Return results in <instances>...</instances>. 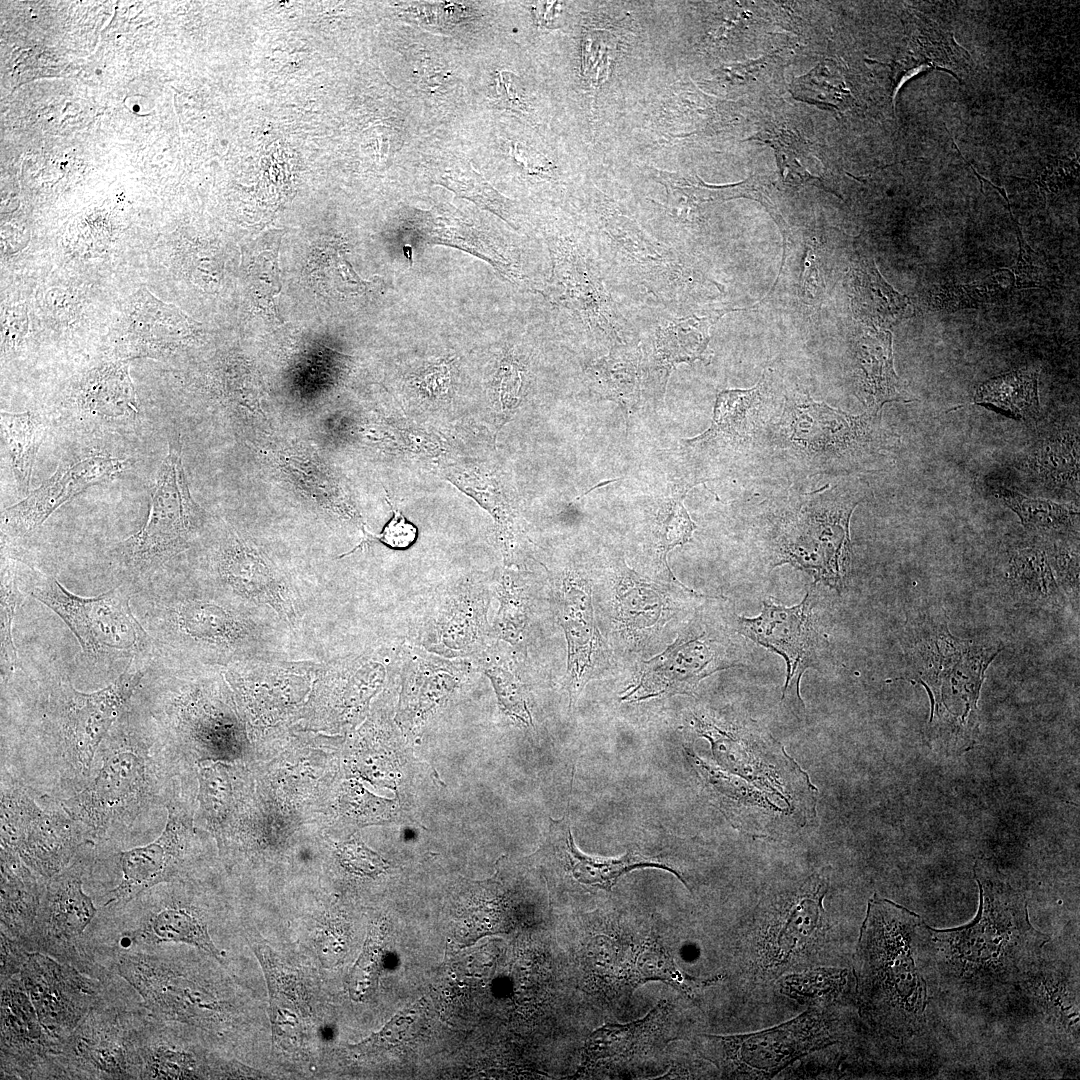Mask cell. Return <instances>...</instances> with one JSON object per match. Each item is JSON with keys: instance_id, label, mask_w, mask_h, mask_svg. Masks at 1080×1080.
I'll list each match as a JSON object with an SVG mask.
<instances>
[{"instance_id": "cell-1", "label": "cell", "mask_w": 1080, "mask_h": 1080, "mask_svg": "<svg viewBox=\"0 0 1080 1080\" xmlns=\"http://www.w3.org/2000/svg\"><path fill=\"white\" fill-rule=\"evenodd\" d=\"M936 962L929 926L920 915L874 894L853 958L860 1017L895 1039L918 1031L929 1001V964Z\"/></svg>"}, {"instance_id": "cell-2", "label": "cell", "mask_w": 1080, "mask_h": 1080, "mask_svg": "<svg viewBox=\"0 0 1080 1080\" xmlns=\"http://www.w3.org/2000/svg\"><path fill=\"white\" fill-rule=\"evenodd\" d=\"M979 907L969 923L929 927L939 968L962 985L992 988L1022 980L1050 937L1032 925L1022 893L975 866Z\"/></svg>"}, {"instance_id": "cell-3", "label": "cell", "mask_w": 1080, "mask_h": 1080, "mask_svg": "<svg viewBox=\"0 0 1080 1080\" xmlns=\"http://www.w3.org/2000/svg\"><path fill=\"white\" fill-rule=\"evenodd\" d=\"M829 871L812 873L757 908L749 940L752 982L772 983L816 960L829 931L823 905Z\"/></svg>"}, {"instance_id": "cell-4", "label": "cell", "mask_w": 1080, "mask_h": 1080, "mask_svg": "<svg viewBox=\"0 0 1080 1080\" xmlns=\"http://www.w3.org/2000/svg\"><path fill=\"white\" fill-rule=\"evenodd\" d=\"M27 576L29 594L65 622L92 664L124 661L129 666L153 660L155 649L133 613L129 587L120 584L98 596L81 597L38 570L31 569Z\"/></svg>"}, {"instance_id": "cell-5", "label": "cell", "mask_w": 1080, "mask_h": 1080, "mask_svg": "<svg viewBox=\"0 0 1080 1080\" xmlns=\"http://www.w3.org/2000/svg\"><path fill=\"white\" fill-rule=\"evenodd\" d=\"M108 736L97 774L65 806L74 821L97 834L131 822L157 793L151 743L132 722L130 712L125 716L123 712Z\"/></svg>"}, {"instance_id": "cell-6", "label": "cell", "mask_w": 1080, "mask_h": 1080, "mask_svg": "<svg viewBox=\"0 0 1080 1080\" xmlns=\"http://www.w3.org/2000/svg\"><path fill=\"white\" fill-rule=\"evenodd\" d=\"M203 515L189 490L180 439L172 440L158 469L146 522L114 550L121 584L134 590L156 576L164 564L188 548Z\"/></svg>"}, {"instance_id": "cell-7", "label": "cell", "mask_w": 1080, "mask_h": 1080, "mask_svg": "<svg viewBox=\"0 0 1080 1080\" xmlns=\"http://www.w3.org/2000/svg\"><path fill=\"white\" fill-rule=\"evenodd\" d=\"M860 501L826 490L786 509L773 530V567L790 564L841 592L851 564L850 518Z\"/></svg>"}, {"instance_id": "cell-8", "label": "cell", "mask_w": 1080, "mask_h": 1080, "mask_svg": "<svg viewBox=\"0 0 1080 1080\" xmlns=\"http://www.w3.org/2000/svg\"><path fill=\"white\" fill-rule=\"evenodd\" d=\"M834 1006H809L795 1018L766 1030L698 1036L702 1056L728 1078L770 1079L805 1055L839 1041Z\"/></svg>"}, {"instance_id": "cell-9", "label": "cell", "mask_w": 1080, "mask_h": 1080, "mask_svg": "<svg viewBox=\"0 0 1080 1080\" xmlns=\"http://www.w3.org/2000/svg\"><path fill=\"white\" fill-rule=\"evenodd\" d=\"M786 447L817 468H851L874 459L889 443L881 413L851 415L809 395L788 400L780 421Z\"/></svg>"}, {"instance_id": "cell-10", "label": "cell", "mask_w": 1080, "mask_h": 1080, "mask_svg": "<svg viewBox=\"0 0 1080 1080\" xmlns=\"http://www.w3.org/2000/svg\"><path fill=\"white\" fill-rule=\"evenodd\" d=\"M149 1016L107 998L95 1006L60 1047L59 1079H140V1037Z\"/></svg>"}, {"instance_id": "cell-11", "label": "cell", "mask_w": 1080, "mask_h": 1080, "mask_svg": "<svg viewBox=\"0 0 1080 1080\" xmlns=\"http://www.w3.org/2000/svg\"><path fill=\"white\" fill-rule=\"evenodd\" d=\"M149 665L132 663L107 687L91 693L60 681L46 701L48 729L68 762L88 776L93 759L123 714Z\"/></svg>"}, {"instance_id": "cell-12", "label": "cell", "mask_w": 1080, "mask_h": 1080, "mask_svg": "<svg viewBox=\"0 0 1080 1080\" xmlns=\"http://www.w3.org/2000/svg\"><path fill=\"white\" fill-rule=\"evenodd\" d=\"M84 867L82 860H72L47 881L26 949L47 954L92 977L109 979L111 974L96 964L87 950L88 930L99 910L83 891Z\"/></svg>"}, {"instance_id": "cell-13", "label": "cell", "mask_w": 1080, "mask_h": 1080, "mask_svg": "<svg viewBox=\"0 0 1080 1080\" xmlns=\"http://www.w3.org/2000/svg\"><path fill=\"white\" fill-rule=\"evenodd\" d=\"M38 1018L60 1047L83 1018L110 997V979L85 974L38 951H28L19 973Z\"/></svg>"}, {"instance_id": "cell-14", "label": "cell", "mask_w": 1080, "mask_h": 1080, "mask_svg": "<svg viewBox=\"0 0 1080 1080\" xmlns=\"http://www.w3.org/2000/svg\"><path fill=\"white\" fill-rule=\"evenodd\" d=\"M737 622L741 634L783 657L786 679L782 698L793 687L797 699L803 704L800 681L804 672L809 668L823 670L832 659L828 638L815 624L811 590L803 601L792 607L775 604L771 600L763 601L758 616H739Z\"/></svg>"}, {"instance_id": "cell-15", "label": "cell", "mask_w": 1080, "mask_h": 1080, "mask_svg": "<svg viewBox=\"0 0 1080 1080\" xmlns=\"http://www.w3.org/2000/svg\"><path fill=\"white\" fill-rule=\"evenodd\" d=\"M489 604V584L479 576H466L448 585L434 596L419 626V643L445 658L481 653L493 636Z\"/></svg>"}, {"instance_id": "cell-16", "label": "cell", "mask_w": 1080, "mask_h": 1080, "mask_svg": "<svg viewBox=\"0 0 1080 1080\" xmlns=\"http://www.w3.org/2000/svg\"><path fill=\"white\" fill-rule=\"evenodd\" d=\"M1 802V846L46 881L72 862L80 845L72 818L44 811L22 790H2Z\"/></svg>"}, {"instance_id": "cell-17", "label": "cell", "mask_w": 1080, "mask_h": 1080, "mask_svg": "<svg viewBox=\"0 0 1080 1080\" xmlns=\"http://www.w3.org/2000/svg\"><path fill=\"white\" fill-rule=\"evenodd\" d=\"M723 640L694 621L661 654L645 662L638 683L621 699L694 693L702 679L740 664Z\"/></svg>"}, {"instance_id": "cell-18", "label": "cell", "mask_w": 1080, "mask_h": 1080, "mask_svg": "<svg viewBox=\"0 0 1080 1080\" xmlns=\"http://www.w3.org/2000/svg\"><path fill=\"white\" fill-rule=\"evenodd\" d=\"M1 1079H59L60 1045L41 1024L18 975L1 981Z\"/></svg>"}, {"instance_id": "cell-19", "label": "cell", "mask_w": 1080, "mask_h": 1080, "mask_svg": "<svg viewBox=\"0 0 1080 1080\" xmlns=\"http://www.w3.org/2000/svg\"><path fill=\"white\" fill-rule=\"evenodd\" d=\"M127 465L125 459L98 455L58 469L21 501L3 510L2 534L21 537L36 530L61 505L85 489L111 480Z\"/></svg>"}, {"instance_id": "cell-20", "label": "cell", "mask_w": 1080, "mask_h": 1080, "mask_svg": "<svg viewBox=\"0 0 1080 1080\" xmlns=\"http://www.w3.org/2000/svg\"><path fill=\"white\" fill-rule=\"evenodd\" d=\"M168 809V821L159 838L118 854L121 879L104 895L102 909L122 905L177 875L182 864L186 825L175 807Z\"/></svg>"}, {"instance_id": "cell-21", "label": "cell", "mask_w": 1080, "mask_h": 1080, "mask_svg": "<svg viewBox=\"0 0 1080 1080\" xmlns=\"http://www.w3.org/2000/svg\"><path fill=\"white\" fill-rule=\"evenodd\" d=\"M670 1005L661 1001L644 1018L627 1024H606L587 1038L577 1075L626 1064L662 1050L674 1039Z\"/></svg>"}, {"instance_id": "cell-22", "label": "cell", "mask_w": 1080, "mask_h": 1080, "mask_svg": "<svg viewBox=\"0 0 1080 1080\" xmlns=\"http://www.w3.org/2000/svg\"><path fill=\"white\" fill-rule=\"evenodd\" d=\"M193 328L192 320L178 308L140 289L125 306L117 344L124 358H156L187 340Z\"/></svg>"}, {"instance_id": "cell-23", "label": "cell", "mask_w": 1080, "mask_h": 1080, "mask_svg": "<svg viewBox=\"0 0 1080 1080\" xmlns=\"http://www.w3.org/2000/svg\"><path fill=\"white\" fill-rule=\"evenodd\" d=\"M545 845L562 856L567 870L581 884L609 891L617 880L626 872L637 868L653 867L667 870L676 875L688 887L678 870L660 860L643 856L630 850L620 858H598L582 853L574 843L566 819L550 820V828Z\"/></svg>"}, {"instance_id": "cell-24", "label": "cell", "mask_w": 1080, "mask_h": 1080, "mask_svg": "<svg viewBox=\"0 0 1080 1080\" xmlns=\"http://www.w3.org/2000/svg\"><path fill=\"white\" fill-rule=\"evenodd\" d=\"M996 582L1003 597L1017 606L1057 609L1067 600L1057 584L1047 553L1039 548L1013 551L1001 565Z\"/></svg>"}, {"instance_id": "cell-25", "label": "cell", "mask_w": 1080, "mask_h": 1080, "mask_svg": "<svg viewBox=\"0 0 1080 1080\" xmlns=\"http://www.w3.org/2000/svg\"><path fill=\"white\" fill-rule=\"evenodd\" d=\"M46 883L15 852L1 846L0 931L18 940L25 948Z\"/></svg>"}, {"instance_id": "cell-26", "label": "cell", "mask_w": 1080, "mask_h": 1080, "mask_svg": "<svg viewBox=\"0 0 1080 1080\" xmlns=\"http://www.w3.org/2000/svg\"><path fill=\"white\" fill-rule=\"evenodd\" d=\"M762 386L717 395L711 427L688 441L694 446L739 448L752 442L764 420Z\"/></svg>"}, {"instance_id": "cell-27", "label": "cell", "mask_w": 1080, "mask_h": 1080, "mask_svg": "<svg viewBox=\"0 0 1080 1080\" xmlns=\"http://www.w3.org/2000/svg\"><path fill=\"white\" fill-rule=\"evenodd\" d=\"M74 401L80 411L101 419H126L139 413L137 394L124 360L85 373L76 387Z\"/></svg>"}, {"instance_id": "cell-28", "label": "cell", "mask_w": 1080, "mask_h": 1080, "mask_svg": "<svg viewBox=\"0 0 1080 1080\" xmlns=\"http://www.w3.org/2000/svg\"><path fill=\"white\" fill-rule=\"evenodd\" d=\"M855 384L867 410L881 413L885 403L906 402L893 367L892 335L889 331L876 330L858 341Z\"/></svg>"}, {"instance_id": "cell-29", "label": "cell", "mask_w": 1080, "mask_h": 1080, "mask_svg": "<svg viewBox=\"0 0 1080 1080\" xmlns=\"http://www.w3.org/2000/svg\"><path fill=\"white\" fill-rule=\"evenodd\" d=\"M219 577L238 593L287 610L282 587L265 559L251 546L238 538L227 541L217 556Z\"/></svg>"}, {"instance_id": "cell-30", "label": "cell", "mask_w": 1080, "mask_h": 1080, "mask_svg": "<svg viewBox=\"0 0 1080 1080\" xmlns=\"http://www.w3.org/2000/svg\"><path fill=\"white\" fill-rule=\"evenodd\" d=\"M726 311L704 316L672 320L659 326L655 333L651 364L660 372L662 387L673 369L680 363H692L705 357L710 341V328Z\"/></svg>"}, {"instance_id": "cell-31", "label": "cell", "mask_w": 1080, "mask_h": 1080, "mask_svg": "<svg viewBox=\"0 0 1080 1080\" xmlns=\"http://www.w3.org/2000/svg\"><path fill=\"white\" fill-rule=\"evenodd\" d=\"M168 1021L153 1017L150 1013L140 1037V1079H192L200 1077L197 1056L176 1043L170 1033Z\"/></svg>"}, {"instance_id": "cell-32", "label": "cell", "mask_w": 1080, "mask_h": 1080, "mask_svg": "<svg viewBox=\"0 0 1080 1080\" xmlns=\"http://www.w3.org/2000/svg\"><path fill=\"white\" fill-rule=\"evenodd\" d=\"M549 294L558 303L591 316L596 321H603L609 325L606 314V296L602 293V287L598 281L592 279L591 272L578 254L571 253L567 248L558 247L553 257L552 279L549 284Z\"/></svg>"}, {"instance_id": "cell-33", "label": "cell", "mask_w": 1080, "mask_h": 1080, "mask_svg": "<svg viewBox=\"0 0 1080 1080\" xmlns=\"http://www.w3.org/2000/svg\"><path fill=\"white\" fill-rule=\"evenodd\" d=\"M560 622L568 644L567 687L572 699L591 676L598 644L590 600L566 590Z\"/></svg>"}, {"instance_id": "cell-34", "label": "cell", "mask_w": 1080, "mask_h": 1080, "mask_svg": "<svg viewBox=\"0 0 1080 1080\" xmlns=\"http://www.w3.org/2000/svg\"><path fill=\"white\" fill-rule=\"evenodd\" d=\"M592 389L632 414L639 403L643 357L639 347L622 345L597 360L586 371Z\"/></svg>"}, {"instance_id": "cell-35", "label": "cell", "mask_w": 1080, "mask_h": 1080, "mask_svg": "<svg viewBox=\"0 0 1080 1080\" xmlns=\"http://www.w3.org/2000/svg\"><path fill=\"white\" fill-rule=\"evenodd\" d=\"M851 304L860 321L881 328L904 319L910 302L883 279L873 261H861L852 272Z\"/></svg>"}, {"instance_id": "cell-36", "label": "cell", "mask_w": 1080, "mask_h": 1080, "mask_svg": "<svg viewBox=\"0 0 1080 1080\" xmlns=\"http://www.w3.org/2000/svg\"><path fill=\"white\" fill-rule=\"evenodd\" d=\"M1038 373L1023 369L984 382L977 389L976 404L1016 420L1035 418L1040 412Z\"/></svg>"}, {"instance_id": "cell-37", "label": "cell", "mask_w": 1080, "mask_h": 1080, "mask_svg": "<svg viewBox=\"0 0 1080 1080\" xmlns=\"http://www.w3.org/2000/svg\"><path fill=\"white\" fill-rule=\"evenodd\" d=\"M1 434L19 494L29 493L33 465L44 438V425L30 411L0 413Z\"/></svg>"}, {"instance_id": "cell-38", "label": "cell", "mask_w": 1080, "mask_h": 1080, "mask_svg": "<svg viewBox=\"0 0 1080 1080\" xmlns=\"http://www.w3.org/2000/svg\"><path fill=\"white\" fill-rule=\"evenodd\" d=\"M791 93L799 101L835 112L846 109L851 98L843 70L833 59L824 60L805 75L793 79Z\"/></svg>"}, {"instance_id": "cell-39", "label": "cell", "mask_w": 1080, "mask_h": 1080, "mask_svg": "<svg viewBox=\"0 0 1080 1080\" xmlns=\"http://www.w3.org/2000/svg\"><path fill=\"white\" fill-rule=\"evenodd\" d=\"M773 147L784 181L792 185L823 184V169L808 143L788 130L754 137Z\"/></svg>"}, {"instance_id": "cell-40", "label": "cell", "mask_w": 1080, "mask_h": 1080, "mask_svg": "<svg viewBox=\"0 0 1080 1080\" xmlns=\"http://www.w3.org/2000/svg\"><path fill=\"white\" fill-rule=\"evenodd\" d=\"M266 975L269 997L270 1017L273 1030V1038L276 1042L286 1039H295L300 1033V1023L294 1011L296 997L289 991L287 975L282 973V967L271 955L268 949L259 947L254 950Z\"/></svg>"}, {"instance_id": "cell-41", "label": "cell", "mask_w": 1080, "mask_h": 1080, "mask_svg": "<svg viewBox=\"0 0 1080 1080\" xmlns=\"http://www.w3.org/2000/svg\"><path fill=\"white\" fill-rule=\"evenodd\" d=\"M499 609L492 624L493 637L517 643L526 627L530 598L525 583L513 570L505 569L497 581Z\"/></svg>"}, {"instance_id": "cell-42", "label": "cell", "mask_w": 1080, "mask_h": 1080, "mask_svg": "<svg viewBox=\"0 0 1080 1080\" xmlns=\"http://www.w3.org/2000/svg\"><path fill=\"white\" fill-rule=\"evenodd\" d=\"M996 494L1030 530L1065 532L1078 524V512L1053 501L1029 498L1007 488H1000Z\"/></svg>"}, {"instance_id": "cell-43", "label": "cell", "mask_w": 1080, "mask_h": 1080, "mask_svg": "<svg viewBox=\"0 0 1080 1080\" xmlns=\"http://www.w3.org/2000/svg\"><path fill=\"white\" fill-rule=\"evenodd\" d=\"M0 591V666L3 684L10 679L17 665V652L12 636V624L16 609L23 598L16 560L3 552Z\"/></svg>"}, {"instance_id": "cell-44", "label": "cell", "mask_w": 1080, "mask_h": 1080, "mask_svg": "<svg viewBox=\"0 0 1080 1080\" xmlns=\"http://www.w3.org/2000/svg\"><path fill=\"white\" fill-rule=\"evenodd\" d=\"M689 487H680L665 498L657 511L653 528V538L661 563L668 569L666 556L678 545L687 543L696 524L691 520L683 499Z\"/></svg>"}, {"instance_id": "cell-45", "label": "cell", "mask_w": 1080, "mask_h": 1080, "mask_svg": "<svg viewBox=\"0 0 1080 1080\" xmlns=\"http://www.w3.org/2000/svg\"><path fill=\"white\" fill-rule=\"evenodd\" d=\"M636 983L647 980L664 981L688 997L694 999L705 987L713 984L721 976L711 979H698L677 969L673 959L657 944H648L642 948L635 961Z\"/></svg>"}, {"instance_id": "cell-46", "label": "cell", "mask_w": 1080, "mask_h": 1080, "mask_svg": "<svg viewBox=\"0 0 1080 1080\" xmlns=\"http://www.w3.org/2000/svg\"><path fill=\"white\" fill-rule=\"evenodd\" d=\"M479 654L481 666L492 682L503 712L526 725L531 724L530 712L519 678L507 664L503 663L501 656L497 657L493 645L486 647Z\"/></svg>"}, {"instance_id": "cell-47", "label": "cell", "mask_w": 1080, "mask_h": 1080, "mask_svg": "<svg viewBox=\"0 0 1080 1080\" xmlns=\"http://www.w3.org/2000/svg\"><path fill=\"white\" fill-rule=\"evenodd\" d=\"M848 972L836 969H816L795 972L781 978L783 993L809 1006H834V1000L846 985Z\"/></svg>"}, {"instance_id": "cell-48", "label": "cell", "mask_w": 1080, "mask_h": 1080, "mask_svg": "<svg viewBox=\"0 0 1080 1080\" xmlns=\"http://www.w3.org/2000/svg\"><path fill=\"white\" fill-rule=\"evenodd\" d=\"M1077 441L1068 437L1043 441L1033 452L1031 466L1044 480L1060 485L1078 483Z\"/></svg>"}, {"instance_id": "cell-49", "label": "cell", "mask_w": 1080, "mask_h": 1080, "mask_svg": "<svg viewBox=\"0 0 1080 1080\" xmlns=\"http://www.w3.org/2000/svg\"><path fill=\"white\" fill-rule=\"evenodd\" d=\"M388 922H374L367 934L362 952L350 971L348 991L355 1001L364 1000L372 991L388 935Z\"/></svg>"}, {"instance_id": "cell-50", "label": "cell", "mask_w": 1080, "mask_h": 1080, "mask_svg": "<svg viewBox=\"0 0 1080 1080\" xmlns=\"http://www.w3.org/2000/svg\"><path fill=\"white\" fill-rule=\"evenodd\" d=\"M437 182L456 195L472 200L513 226L510 221L509 201L472 168L448 170L439 177Z\"/></svg>"}, {"instance_id": "cell-51", "label": "cell", "mask_w": 1080, "mask_h": 1080, "mask_svg": "<svg viewBox=\"0 0 1080 1080\" xmlns=\"http://www.w3.org/2000/svg\"><path fill=\"white\" fill-rule=\"evenodd\" d=\"M421 1005L418 1003L397 1013L384 1027L361 1042L349 1046L357 1055H365L398 1046L407 1040L417 1021Z\"/></svg>"}, {"instance_id": "cell-52", "label": "cell", "mask_w": 1080, "mask_h": 1080, "mask_svg": "<svg viewBox=\"0 0 1080 1080\" xmlns=\"http://www.w3.org/2000/svg\"><path fill=\"white\" fill-rule=\"evenodd\" d=\"M522 372L510 357L504 358L495 377V397L502 424L511 418L522 400Z\"/></svg>"}, {"instance_id": "cell-53", "label": "cell", "mask_w": 1080, "mask_h": 1080, "mask_svg": "<svg viewBox=\"0 0 1080 1080\" xmlns=\"http://www.w3.org/2000/svg\"><path fill=\"white\" fill-rule=\"evenodd\" d=\"M1048 558V556H1047ZM1057 584L1065 598L1078 600L1079 557L1078 548L1055 546L1052 559L1048 558Z\"/></svg>"}, {"instance_id": "cell-54", "label": "cell", "mask_w": 1080, "mask_h": 1080, "mask_svg": "<svg viewBox=\"0 0 1080 1080\" xmlns=\"http://www.w3.org/2000/svg\"><path fill=\"white\" fill-rule=\"evenodd\" d=\"M387 502L393 513L392 518L387 522L379 534H372L363 529L364 540L360 545L370 540H378L392 549L409 548L417 539V528L409 522L402 512L396 509L389 500H387Z\"/></svg>"}, {"instance_id": "cell-55", "label": "cell", "mask_w": 1080, "mask_h": 1080, "mask_svg": "<svg viewBox=\"0 0 1080 1080\" xmlns=\"http://www.w3.org/2000/svg\"><path fill=\"white\" fill-rule=\"evenodd\" d=\"M418 392L429 401H438L448 395L450 368L446 362L431 363L421 368L414 379Z\"/></svg>"}, {"instance_id": "cell-56", "label": "cell", "mask_w": 1080, "mask_h": 1080, "mask_svg": "<svg viewBox=\"0 0 1080 1080\" xmlns=\"http://www.w3.org/2000/svg\"><path fill=\"white\" fill-rule=\"evenodd\" d=\"M1000 277L1001 276H999V273H996V276L989 277L981 284L979 283V285L972 284L974 292L969 288L968 285L958 286L956 288L949 289L943 293H940L939 298L943 302L948 300L950 303L956 300L958 305L964 306L970 305L971 300H975L980 303L987 302V300L991 299L992 297L1000 296L1004 291L1005 287L1004 284L999 281Z\"/></svg>"}, {"instance_id": "cell-57", "label": "cell", "mask_w": 1080, "mask_h": 1080, "mask_svg": "<svg viewBox=\"0 0 1080 1080\" xmlns=\"http://www.w3.org/2000/svg\"><path fill=\"white\" fill-rule=\"evenodd\" d=\"M340 859L349 871L360 875H376L386 867L381 857L360 843L345 845L340 851Z\"/></svg>"}, {"instance_id": "cell-58", "label": "cell", "mask_w": 1080, "mask_h": 1080, "mask_svg": "<svg viewBox=\"0 0 1080 1080\" xmlns=\"http://www.w3.org/2000/svg\"><path fill=\"white\" fill-rule=\"evenodd\" d=\"M2 324V348L12 351L20 346L26 334V310L21 305L7 309Z\"/></svg>"}, {"instance_id": "cell-59", "label": "cell", "mask_w": 1080, "mask_h": 1080, "mask_svg": "<svg viewBox=\"0 0 1080 1080\" xmlns=\"http://www.w3.org/2000/svg\"><path fill=\"white\" fill-rule=\"evenodd\" d=\"M1 938V981L18 975L27 957L28 950L16 939L0 931Z\"/></svg>"}, {"instance_id": "cell-60", "label": "cell", "mask_w": 1080, "mask_h": 1080, "mask_svg": "<svg viewBox=\"0 0 1080 1080\" xmlns=\"http://www.w3.org/2000/svg\"><path fill=\"white\" fill-rule=\"evenodd\" d=\"M403 252H404V255L407 257L408 261L410 262V264H412V247L409 246V245H405L403 247Z\"/></svg>"}]
</instances>
